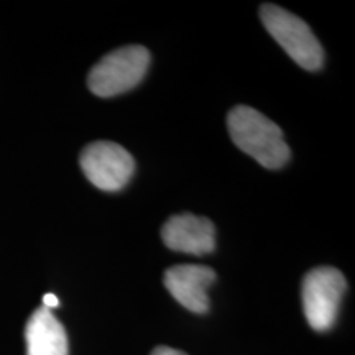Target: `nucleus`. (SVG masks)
<instances>
[{
    "label": "nucleus",
    "mask_w": 355,
    "mask_h": 355,
    "mask_svg": "<svg viewBox=\"0 0 355 355\" xmlns=\"http://www.w3.org/2000/svg\"><path fill=\"white\" fill-rule=\"evenodd\" d=\"M230 139L261 166L278 170L290 159V146L277 123L248 105H237L227 115Z\"/></svg>",
    "instance_id": "obj_1"
},
{
    "label": "nucleus",
    "mask_w": 355,
    "mask_h": 355,
    "mask_svg": "<svg viewBox=\"0 0 355 355\" xmlns=\"http://www.w3.org/2000/svg\"><path fill=\"white\" fill-rule=\"evenodd\" d=\"M150 66V53L140 44L122 46L105 55L91 69L87 86L92 94L114 97L130 91L146 74Z\"/></svg>",
    "instance_id": "obj_2"
},
{
    "label": "nucleus",
    "mask_w": 355,
    "mask_h": 355,
    "mask_svg": "<svg viewBox=\"0 0 355 355\" xmlns=\"http://www.w3.org/2000/svg\"><path fill=\"white\" fill-rule=\"evenodd\" d=\"M260 19L268 33L295 63L308 71L321 68L324 63L322 46L300 17L273 3H263L260 8Z\"/></svg>",
    "instance_id": "obj_3"
},
{
    "label": "nucleus",
    "mask_w": 355,
    "mask_h": 355,
    "mask_svg": "<svg viewBox=\"0 0 355 355\" xmlns=\"http://www.w3.org/2000/svg\"><path fill=\"white\" fill-rule=\"evenodd\" d=\"M345 290L344 275L332 266H318L306 275L301 300L306 321L314 331L326 332L334 326Z\"/></svg>",
    "instance_id": "obj_4"
},
{
    "label": "nucleus",
    "mask_w": 355,
    "mask_h": 355,
    "mask_svg": "<svg viewBox=\"0 0 355 355\" xmlns=\"http://www.w3.org/2000/svg\"><path fill=\"white\" fill-rule=\"evenodd\" d=\"M84 175L96 188L119 191L125 186L135 171L132 155L114 141H94L81 153Z\"/></svg>",
    "instance_id": "obj_5"
},
{
    "label": "nucleus",
    "mask_w": 355,
    "mask_h": 355,
    "mask_svg": "<svg viewBox=\"0 0 355 355\" xmlns=\"http://www.w3.org/2000/svg\"><path fill=\"white\" fill-rule=\"evenodd\" d=\"M165 288L181 306L191 313L206 314L209 311L207 288L216 282L214 270L204 265H176L166 270Z\"/></svg>",
    "instance_id": "obj_6"
},
{
    "label": "nucleus",
    "mask_w": 355,
    "mask_h": 355,
    "mask_svg": "<svg viewBox=\"0 0 355 355\" xmlns=\"http://www.w3.org/2000/svg\"><path fill=\"white\" fill-rule=\"evenodd\" d=\"M162 239L171 250L202 257L214 252L216 227L207 217L178 214L165 222Z\"/></svg>",
    "instance_id": "obj_7"
},
{
    "label": "nucleus",
    "mask_w": 355,
    "mask_h": 355,
    "mask_svg": "<svg viewBox=\"0 0 355 355\" xmlns=\"http://www.w3.org/2000/svg\"><path fill=\"white\" fill-rule=\"evenodd\" d=\"M26 355H68V336L55 314L38 308L25 327Z\"/></svg>",
    "instance_id": "obj_8"
},
{
    "label": "nucleus",
    "mask_w": 355,
    "mask_h": 355,
    "mask_svg": "<svg viewBox=\"0 0 355 355\" xmlns=\"http://www.w3.org/2000/svg\"><path fill=\"white\" fill-rule=\"evenodd\" d=\"M150 355H188V354L181 352V350H178V349L166 347V345H158L157 349H153V352Z\"/></svg>",
    "instance_id": "obj_9"
},
{
    "label": "nucleus",
    "mask_w": 355,
    "mask_h": 355,
    "mask_svg": "<svg viewBox=\"0 0 355 355\" xmlns=\"http://www.w3.org/2000/svg\"><path fill=\"white\" fill-rule=\"evenodd\" d=\"M58 306H60V300H58L53 293H48V295L43 296V308L51 309V308H58Z\"/></svg>",
    "instance_id": "obj_10"
}]
</instances>
